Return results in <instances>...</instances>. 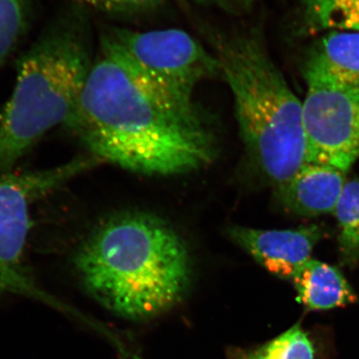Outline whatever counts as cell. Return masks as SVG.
I'll return each mask as SVG.
<instances>
[{"label":"cell","instance_id":"obj_13","mask_svg":"<svg viewBox=\"0 0 359 359\" xmlns=\"http://www.w3.org/2000/svg\"><path fill=\"white\" fill-rule=\"evenodd\" d=\"M334 215L339 226V250L344 266L359 262V179L347 180Z\"/></svg>","mask_w":359,"mask_h":359},{"label":"cell","instance_id":"obj_6","mask_svg":"<svg viewBox=\"0 0 359 359\" xmlns=\"http://www.w3.org/2000/svg\"><path fill=\"white\" fill-rule=\"evenodd\" d=\"M101 48L118 56L153 88L185 105H196L194 92L202 82L222 78L211 49L178 28H110L103 33Z\"/></svg>","mask_w":359,"mask_h":359},{"label":"cell","instance_id":"obj_17","mask_svg":"<svg viewBox=\"0 0 359 359\" xmlns=\"http://www.w3.org/2000/svg\"><path fill=\"white\" fill-rule=\"evenodd\" d=\"M80 1L109 13H136L133 0H80Z\"/></svg>","mask_w":359,"mask_h":359},{"label":"cell","instance_id":"obj_8","mask_svg":"<svg viewBox=\"0 0 359 359\" xmlns=\"http://www.w3.org/2000/svg\"><path fill=\"white\" fill-rule=\"evenodd\" d=\"M226 235L271 275L290 283L297 269L311 259L314 248L325 237V231L318 224L285 230L235 224L226 229Z\"/></svg>","mask_w":359,"mask_h":359},{"label":"cell","instance_id":"obj_15","mask_svg":"<svg viewBox=\"0 0 359 359\" xmlns=\"http://www.w3.org/2000/svg\"><path fill=\"white\" fill-rule=\"evenodd\" d=\"M32 20V0H0V67L25 39Z\"/></svg>","mask_w":359,"mask_h":359},{"label":"cell","instance_id":"obj_16","mask_svg":"<svg viewBox=\"0 0 359 359\" xmlns=\"http://www.w3.org/2000/svg\"><path fill=\"white\" fill-rule=\"evenodd\" d=\"M200 6L216 7L231 15H241L248 13L254 0H191Z\"/></svg>","mask_w":359,"mask_h":359},{"label":"cell","instance_id":"obj_3","mask_svg":"<svg viewBox=\"0 0 359 359\" xmlns=\"http://www.w3.org/2000/svg\"><path fill=\"white\" fill-rule=\"evenodd\" d=\"M205 34L231 90L248 160L276 193L306 162L302 101L257 30Z\"/></svg>","mask_w":359,"mask_h":359},{"label":"cell","instance_id":"obj_10","mask_svg":"<svg viewBox=\"0 0 359 359\" xmlns=\"http://www.w3.org/2000/svg\"><path fill=\"white\" fill-rule=\"evenodd\" d=\"M306 87L359 88V32H325L304 61Z\"/></svg>","mask_w":359,"mask_h":359},{"label":"cell","instance_id":"obj_2","mask_svg":"<svg viewBox=\"0 0 359 359\" xmlns=\"http://www.w3.org/2000/svg\"><path fill=\"white\" fill-rule=\"evenodd\" d=\"M73 263L87 292L129 320L167 313L183 299L192 280L185 241L165 219L146 212H117L99 222Z\"/></svg>","mask_w":359,"mask_h":359},{"label":"cell","instance_id":"obj_9","mask_svg":"<svg viewBox=\"0 0 359 359\" xmlns=\"http://www.w3.org/2000/svg\"><path fill=\"white\" fill-rule=\"evenodd\" d=\"M347 174L339 168L306 162L273 196L283 209L297 216L334 214Z\"/></svg>","mask_w":359,"mask_h":359},{"label":"cell","instance_id":"obj_7","mask_svg":"<svg viewBox=\"0 0 359 359\" xmlns=\"http://www.w3.org/2000/svg\"><path fill=\"white\" fill-rule=\"evenodd\" d=\"M302 119L306 162L351 171L359 160V88L309 87Z\"/></svg>","mask_w":359,"mask_h":359},{"label":"cell","instance_id":"obj_4","mask_svg":"<svg viewBox=\"0 0 359 359\" xmlns=\"http://www.w3.org/2000/svg\"><path fill=\"white\" fill-rule=\"evenodd\" d=\"M88 22L59 14L18 62V79L0 113V175L11 173L49 130L72 115L93 65Z\"/></svg>","mask_w":359,"mask_h":359},{"label":"cell","instance_id":"obj_12","mask_svg":"<svg viewBox=\"0 0 359 359\" xmlns=\"http://www.w3.org/2000/svg\"><path fill=\"white\" fill-rule=\"evenodd\" d=\"M302 20L309 32H359V0H304Z\"/></svg>","mask_w":359,"mask_h":359},{"label":"cell","instance_id":"obj_1","mask_svg":"<svg viewBox=\"0 0 359 359\" xmlns=\"http://www.w3.org/2000/svg\"><path fill=\"white\" fill-rule=\"evenodd\" d=\"M65 127L92 157L149 176L197 171L216 155V139L197 105L161 93L101 47Z\"/></svg>","mask_w":359,"mask_h":359},{"label":"cell","instance_id":"obj_14","mask_svg":"<svg viewBox=\"0 0 359 359\" xmlns=\"http://www.w3.org/2000/svg\"><path fill=\"white\" fill-rule=\"evenodd\" d=\"M230 359H316V351L301 323H297L263 346L233 351Z\"/></svg>","mask_w":359,"mask_h":359},{"label":"cell","instance_id":"obj_5","mask_svg":"<svg viewBox=\"0 0 359 359\" xmlns=\"http://www.w3.org/2000/svg\"><path fill=\"white\" fill-rule=\"evenodd\" d=\"M100 163L91 155L82 156L51 169L0 175V299L20 295L60 308L40 287L26 262V244L32 226L30 208Z\"/></svg>","mask_w":359,"mask_h":359},{"label":"cell","instance_id":"obj_11","mask_svg":"<svg viewBox=\"0 0 359 359\" xmlns=\"http://www.w3.org/2000/svg\"><path fill=\"white\" fill-rule=\"evenodd\" d=\"M297 302L309 311L342 308L358 301V295L337 266L311 259L292 278Z\"/></svg>","mask_w":359,"mask_h":359}]
</instances>
